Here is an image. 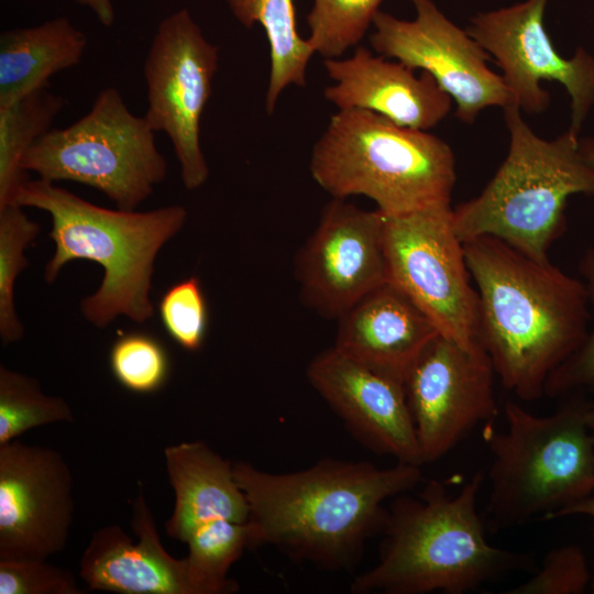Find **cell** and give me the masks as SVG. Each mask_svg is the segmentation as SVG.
Returning <instances> with one entry per match:
<instances>
[{
  "label": "cell",
  "mask_w": 594,
  "mask_h": 594,
  "mask_svg": "<svg viewBox=\"0 0 594 594\" xmlns=\"http://www.w3.org/2000/svg\"><path fill=\"white\" fill-rule=\"evenodd\" d=\"M233 470L250 505L253 548L273 546L332 572L360 562L366 541L385 527L384 503L422 477L420 465L378 468L334 458L296 472H266L245 462Z\"/></svg>",
  "instance_id": "6da1fadb"
},
{
  "label": "cell",
  "mask_w": 594,
  "mask_h": 594,
  "mask_svg": "<svg viewBox=\"0 0 594 594\" xmlns=\"http://www.w3.org/2000/svg\"><path fill=\"white\" fill-rule=\"evenodd\" d=\"M463 243L479 297L475 340L504 388L521 400L538 399L588 336L585 283L493 237Z\"/></svg>",
  "instance_id": "7a4b0ae2"
},
{
  "label": "cell",
  "mask_w": 594,
  "mask_h": 594,
  "mask_svg": "<svg viewBox=\"0 0 594 594\" xmlns=\"http://www.w3.org/2000/svg\"><path fill=\"white\" fill-rule=\"evenodd\" d=\"M477 471L459 493L431 480L418 496L395 497L377 563L352 581L354 594H464L531 566L528 554L491 544L477 512Z\"/></svg>",
  "instance_id": "3957f363"
},
{
  "label": "cell",
  "mask_w": 594,
  "mask_h": 594,
  "mask_svg": "<svg viewBox=\"0 0 594 594\" xmlns=\"http://www.w3.org/2000/svg\"><path fill=\"white\" fill-rule=\"evenodd\" d=\"M14 204L41 209L52 218L50 238L55 252L45 266L47 283L74 260H89L102 267L99 288L80 302L90 323L105 328L119 316L142 323L153 316L150 290L154 262L163 245L184 227L185 207L107 209L42 178L25 182Z\"/></svg>",
  "instance_id": "277c9868"
},
{
  "label": "cell",
  "mask_w": 594,
  "mask_h": 594,
  "mask_svg": "<svg viewBox=\"0 0 594 594\" xmlns=\"http://www.w3.org/2000/svg\"><path fill=\"white\" fill-rule=\"evenodd\" d=\"M508 152L480 195L453 209L458 237H493L538 262L565 230L568 198L594 195V139L538 136L516 106L504 108Z\"/></svg>",
  "instance_id": "5b68a950"
},
{
  "label": "cell",
  "mask_w": 594,
  "mask_h": 594,
  "mask_svg": "<svg viewBox=\"0 0 594 594\" xmlns=\"http://www.w3.org/2000/svg\"><path fill=\"white\" fill-rule=\"evenodd\" d=\"M309 169L332 198L367 197L384 216L450 206L457 179L454 154L442 139L362 109L330 118Z\"/></svg>",
  "instance_id": "8992f818"
},
{
  "label": "cell",
  "mask_w": 594,
  "mask_h": 594,
  "mask_svg": "<svg viewBox=\"0 0 594 594\" xmlns=\"http://www.w3.org/2000/svg\"><path fill=\"white\" fill-rule=\"evenodd\" d=\"M552 414L535 415L507 400V429L485 427L492 453L487 513L497 527H512L552 514L594 494V432L581 393Z\"/></svg>",
  "instance_id": "52a82bcc"
},
{
  "label": "cell",
  "mask_w": 594,
  "mask_h": 594,
  "mask_svg": "<svg viewBox=\"0 0 594 594\" xmlns=\"http://www.w3.org/2000/svg\"><path fill=\"white\" fill-rule=\"evenodd\" d=\"M155 131L135 116L113 87L101 90L87 113L51 129L26 152L22 168L55 183L90 186L119 209L135 210L167 174Z\"/></svg>",
  "instance_id": "ba28073f"
},
{
  "label": "cell",
  "mask_w": 594,
  "mask_h": 594,
  "mask_svg": "<svg viewBox=\"0 0 594 594\" xmlns=\"http://www.w3.org/2000/svg\"><path fill=\"white\" fill-rule=\"evenodd\" d=\"M387 280L406 295L440 334L475 342L479 297L451 206L384 216Z\"/></svg>",
  "instance_id": "9c48e42d"
},
{
  "label": "cell",
  "mask_w": 594,
  "mask_h": 594,
  "mask_svg": "<svg viewBox=\"0 0 594 594\" xmlns=\"http://www.w3.org/2000/svg\"><path fill=\"white\" fill-rule=\"evenodd\" d=\"M218 66L219 47L205 37L187 9L160 22L143 65L144 116L155 132H164L172 142L187 190L200 188L209 177L200 121Z\"/></svg>",
  "instance_id": "30bf717a"
},
{
  "label": "cell",
  "mask_w": 594,
  "mask_h": 594,
  "mask_svg": "<svg viewBox=\"0 0 594 594\" xmlns=\"http://www.w3.org/2000/svg\"><path fill=\"white\" fill-rule=\"evenodd\" d=\"M548 1L525 0L480 12L466 31L501 67L513 106L520 111L547 109L550 95L541 87L542 80L562 85L571 99L569 131L580 135L594 106V56L582 47L571 58L558 53L544 26Z\"/></svg>",
  "instance_id": "8fae6325"
},
{
  "label": "cell",
  "mask_w": 594,
  "mask_h": 594,
  "mask_svg": "<svg viewBox=\"0 0 594 594\" xmlns=\"http://www.w3.org/2000/svg\"><path fill=\"white\" fill-rule=\"evenodd\" d=\"M416 15L398 19L378 11L370 36L373 50L413 69L429 74L455 102V117L473 123L488 107L513 106L502 77L493 72L487 52L448 19L432 0H411Z\"/></svg>",
  "instance_id": "7c38bea8"
},
{
  "label": "cell",
  "mask_w": 594,
  "mask_h": 594,
  "mask_svg": "<svg viewBox=\"0 0 594 594\" xmlns=\"http://www.w3.org/2000/svg\"><path fill=\"white\" fill-rule=\"evenodd\" d=\"M495 375L476 340L464 345L439 333L427 344L404 381L424 464L441 459L476 426L494 419Z\"/></svg>",
  "instance_id": "4fadbf2b"
},
{
  "label": "cell",
  "mask_w": 594,
  "mask_h": 594,
  "mask_svg": "<svg viewBox=\"0 0 594 594\" xmlns=\"http://www.w3.org/2000/svg\"><path fill=\"white\" fill-rule=\"evenodd\" d=\"M384 215L333 198L295 261L307 307L339 319L361 298L387 283Z\"/></svg>",
  "instance_id": "5bb4252c"
},
{
  "label": "cell",
  "mask_w": 594,
  "mask_h": 594,
  "mask_svg": "<svg viewBox=\"0 0 594 594\" xmlns=\"http://www.w3.org/2000/svg\"><path fill=\"white\" fill-rule=\"evenodd\" d=\"M74 507L73 475L57 450L16 439L0 446V560L63 551Z\"/></svg>",
  "instance_id": "9a60e30c"
},
{
  "label": "cell",
  "mask_w": 594,
  "mask_h": 594,
  "mask_svg": "<svg viewBox=\"0 0 594 594\" xmlns=\"http://www.w3.org/2000/svg\"><path fill=\"white\" fill-rule=\"evenodd\" d=\"M306 376L365 448L397 462L424 465L403 381L366 367L334 346L314 356Z\"/></svg>",
  "instance_id": "2e32d148"
},
{
  "label": "cell",
  "mask_w": 594,
  "mask_h": 594,
  "mask_svg": "<svg viewBox=\"0 0 594 594\" xmlns=\"http://www.w3.org/2000/svg\"><path fill=\"white\" fill-rule=\"evenodd\" d=\"M333 81L324 98L343 109L377 113L399 125L428 131L450 112L451 97L427 73L418 76L403 63L374 55L364 46L350 57L323 59Z\"/></svg>",
  "instance_id": "e0dca14e"
},
{
  "label": "cell",
  "mask_w": 594,
  "mask_h": 594,
  "mask_svg": "<svg viewBox=\"0 0 594 594\" xmlns=\"http://www.w3.org/2000/svg\"><path fill=\"white\" fill-rule=\"evenodd\" d=\"M134 542L118 525L96 530L82 552L79 574L89 590L120 594H195L184 558L163 547L140 488L133 501Z\"/></svg>",
  "instance_id": "ac0fdd59"
},
{
  "label": "cell",
  "mask_w": 594,
  "mask_h": 594,
  "mask_svg": "<svg viewBox=\"0 0 594 594\" xmlns=\"http://www.w3.org/2000/svg\"><path fill=\"white\" fill-rule=\"evenodd\" d=\"M438 334L429 318L387 282L338 319L333 346L362 365L404 382Z\"/></svg>",
  "instance_id": "d6986e66"
},
{
  "label": "cell",
  "mask_w": 594,
  "mask_h": 594,
  "mask_svg": "<svg viewBox=\"0 0 594 594\" xmlns=\"http://www.w3.org/2000/svg\"><path fill=\"white\" fill-rule=\"evenodd\" d=\"M164 457L175 493L174 509L165 525L168 537L186 542L206 522L249 519L250 505L234 476L233 464L206 442L166 447Z\"/></svg>",
  "instance_id": "ffe728a7"
},
{
  "label": "cell",
  "mask_w": 594,
  "mask_h": 594,
  "mask_svg": "<svg viewBox=\"0 0 594 594\" xmlns=\"http://www.w3.org/2000/svg\"><path fill=\"white\" fill-rule=\"evenodd\" d=\"M87 36L67 18L3 31L0 35V107L43 88L57 73L79 64Z\"/></svg>",
  "instance_id": "44dd1931"
},
{
  "label": "cell",
  "mask_w": 594,
  "mask_h": 594,
  "mask_svg": "<svg viewBox=\"0 0 594 594\" xmlns=\"http://www.w3.org/2000/svg\"><path fill=\"white\" fill-rule=\"evenodd\" d=\"M244 26L258 23L270 46V76L265 109L273 113L283 90L305 87L307 68L315 54L307 38L299 35L294 0H224Z\"/></svg>",
  "instance_id": "7402d4cb"
},
{
  "label": "cell",
  "mask_w": 594,
  "mask_h": 594,
  "mask_svg": "<svg viewBox=\"0 0 594 594\" xmlns=\"http://www.w3.org/2000/svg\"><path fill=\"white\" fill-rule=\"evenodd\" d=\"M64 106V99L47 88L0 107V207L14 202L28 182L22 161L31 146L47 131Z\"/></svg>",
  "instance_id": "603a6c76"
},
{
  "label": "cell",
  "mask_w": 594,
  "mask_h": 594,
  "mask_svg": "<svg viewBox=\"0 0 594 594\" xmlns=\"http://www.w3.org/2000/svg\"><path fill=\"white\" fill-rule=\"evenodd\" d=\"M185 543L188 553L184 560L195 594H229L239 590L238 583L228 578V572L246 549L253 548L248 520L206 522L196 528Z\"/></svg>",
  "instance_id": "cb8c5ba5"
},
{
  "label": "cell",
  "mask_w": 594,
  "mask_h": 594,
  "mask_svg": "<svg viewBox=\"0 0 594 594\" xmlns=\"http://www.w3.org/2000/svg\"><path fill=\"white\" fill-rule=\"evenodd\" d=\"M74 420L63 398L46 395L35 378L0 365V446L33 428Z\"/></svg>",
  "instance_id": "d4e9b609"
},
{
  "label": "cell",
  "mask_w": 594,
  "mask_h": 594,
  "mask_svg": "<svg viewBox=\"0 0 594 594\" xmlns=\"http://www.w3.org/2000/svg\"><path fill=\"white\" fill-rule=\"evenodd\" d=\"M40 232L18 204L0 207V338L2 345L19 341L24 333L14 305V284L29 265L25 249Z\"/></svg>",
  "instance_id": "484cf974"
},
{
  "label": "cell",
  "mask_w": 594,
  "mask_h": 594,
  "mask_svg": "<svg viewBox=\"0 0 594 594\" xmlns=\"http://www.w3.org/2000/svg\"><path fill=\"white\" fill-rule=\"evenodd\" d=\"M383 0H314L307 16L315 54L323 59L340 58L356 47L380 11Z\"/></svg>",
  "instance_id": "4316f807"
},
{
  "label": "cell",
  "mask_w": 594,
  "mask_h": 594,
  "mask_svg": "<svg viewBox=\"0 0 594 594\" xmlns=\"http://www.w3.org/2000/svg\"><path fill=\"white\" fill-rule=\"evenodd\" d=\"M109 364L118 383L139 394L162 388L170 369L165 346L145 332H130L119 337L110 349Z\"/></svg>",
  "instance_id": "83f0119b"
},
{
  "label": "cell",
  "mask_w": 594,
  "mask_h": 594,
  "mask_svg": "<svg viewBox=\"0 0 594 594\" xmlns=\"http://www.w3.org/2000/svg\"><path fill=\"white\" fill-rule=\"evenodd\" d=\"M158 315L167 334L184 350L201 349L208 329V306L196 276L182 279L161 297Z\"/></svg>",
  "instance_id": "f1b7e54d"
},
{
  "label": "cell",
  "mask_w": 594,
  "mask_h": 594,
  "mask_svg": "<svg viewBox=\"0 0 594 594\" xmlns=\"http://www.w3.org/2000/svg\"><path fill=\"white\" fill-rule=\"evenodd\" d=\"M592 575L583 549L563 544L551 549L527 581L505 594H581L591 586Z\"/></svg>",
  "instance_id": "f546056e"
},
{
  "label": "cell",
  "mask_w": 594,
  "mask_h": 594,
  "mask_svg": "<svg viewBox=\"0 0 594 594\" xmlns=\"http://www.w3.org/2000/svg\"><path fill=\"white\" fill-rule=\"evenodd\" d=\"M69 570L46 560H0V594H82Z\"/></svg>",
  "instance_id": "4dcf8cb0"
},
{
  "label": "cell",
  "mask_w": 594,
  "mask_h": 594,
  "mask_svg": "<svg viewBox=\"0 0 594 594\" xmlns=\"http://www.w3.org/2000/svg\"><path fill=\"white\" fill-rule=\"evenodd\" d=\"M585 283L590 304L594 307V249H588L579 264ZM594 389V331L588 333L581 346L549 376L544 395L568 396Z\"/></svg>",
  "instance_id": "1f68e13d"
},
{
  "label": "cell",
  "mask_w": 594,
  "mask_h": 594,
  "mask_svg": "<svg viewBox=\"0 0 594 594\" xmlns=\"http://www.w3.org/2000/svg\"><path fill=\"white\" fill-rule=\"evenodd\" d=\"M576 515L587 516L592 518L594 522V494L565 507L562 510H559L552 514L547 520L563 518L568 516H576ZM593 534H594V525H593ZM591 588L594 592V573L592 575Z\"/></svg>",
  "instance_id": "d6a6232c"
},
{
  "label": "cell",
  "mask_w": 594,
  "mask_h": 594,
  "mask_svg": "<svg viewBox=\"0 0 594 594\" xmlns=\"http://www.w3.org/2000/svg\"><path fill=\"white\" fill-rule=\"evenodd\" d=\"M88 8L103 26H111L114 21V9L111 0H74Z\"/></svg>",
  "instance_id": "836d02e7"
},
{
  "label": "cell",
  "mask_w": 594,
  "mask_h": 594,
  "mask_svg": "<svg viewBox=\"0 0 594 594\" xmlns=\"http://www.w3.org/2000/svg\"><path fill=\"white\" fill-rule=\"evenodd\" d=\"M586 420L590 429L594 432V403H590L587 413H586Z\"/></svg>",
  "instance_id": "e575fe53"
}]
</instances>
